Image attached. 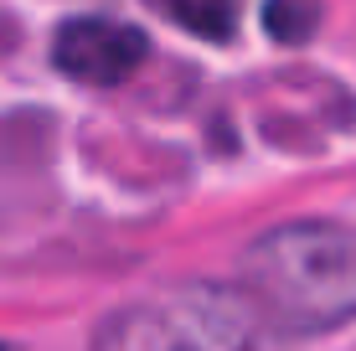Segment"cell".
<instances>
[{
  "label": "cell",
  "mask_w": 356,
  "mask_h": 351,
  "mask_svg": "<svg viewBox=\"0 0 356 351\" xmlns=\"http://www.w3.org/2000/svg\"><path fill=\"white\" fill-rule=\"evenodd\" d=\"M243 289L284 331H330L356 316V227L289 222L243 253Z\"/></svg>",
  "instance_id": "1"
},
{
  "label": "cell",
  "mask_w": 356,
  "mask_h": 351,
  "mask_svg": "<svg viewBox=\"0 0 356 351\" xmlns=\"http://www.w3.org/2000/svg\"><path fill=\"white\" fill-rule=\"evenodd\" d=\"M93 351H264V336L243 289L181 284L108 316Z\"/></svg>",
  "instance_id": "2"
},
{
  "label": "cell",
  "mask_w": 356,
  "mask_h": 351,
  "mask_svg": "<svg viewBox=\"0 0 356 351\" xmlns=\"http://www.w3.org/2000/svg\"><path fill=\"white\" fill-rule=\"evenodd\" d=\"M145 31L124 26V21H108V16H78L57 31L52 57L57 67L67 72L72 83H88V88H114L124 83L134 67L145 63Z\"/></svg>",
  "instance_id": "3"
},
{
  "label": "cell",
  "mask_w": 356,
  "mask_h": 351,
  "mask_svg": "<svg viewBox=\"0 0 356 351\" xmlns=\"http://www.w3.org/2000/svg\"><path fill=\"white\" fill-rule=\"evenodd\" d=\"M165 10L191 36H207V42H227L238 26V0H165Z\"/></svg>",
  "instance_id": "4"
},
{
  "label": "cell",
  "mask_w": 356,
  "mask_h": 351,
  "mask_svg": "<svg viewBox=\"0 0 356 351\" xmlns=\"http://www.w3.org/2000/svg\"><path fill=\"white\" fill-rule=\"evenodd\" d=\"M321 21V0H268L264 26L274 31V42H305Z\"/></svg>",
  "instance_id": "5"
},
{
  "label": "cell",
  "mask_w": 356,
  "mask_h": 351,
  "mask_svg": "<svg viewBox=\"0 0 356 351\" xmlns=\"http://www.w3.org/2000/svg\"><path fill=\"white\" fill-rule=\"evenodd\" d=\"M0 351H6V346H0Z\"/></svg>",
  "instance_id": "6"
}]
</instances>
